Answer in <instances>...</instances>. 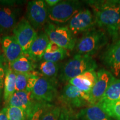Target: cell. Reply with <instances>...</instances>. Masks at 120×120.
Segmentation results:
<instances>
[{
  "label": "cell",
  "instance_id": "836d02e7",
  "mask_svg": "<svg viewBox=\"0 0 120 120\" xmlns=\"http://www.w3.org/2000/svg\"><path fill=\"white\" fill-rule=\"evenodd\" d=\"M118 1H119V2L120 3V0H118Z\"/></svg>",
  "mask_w": 120,
  "mask_h": 120
},
{
  "label": "cell",
  "instance_id": "8fae6325",
  "mask_svg": "<svg viewBox=\"0 0 120 120\" xmlns=\"http://www.w3.org/2000/svg\"><path fill=\"white\" fill-rule=\"evenodd\" d=\"M94 17L88 9L81 10L70 19L68 28L75 34L80 32H86L92 30L95 25Z\"/></svg>",
  "mask_w": 120,
  "mask_h": 120
},
{
  "label": "cell",
  "instance_id": "3957f363",
  "mask_svg": "<svg viewBox=\"0 0 120 120\" xmlns=\"http://www.w3.org/2000/svg\"><path fill=\"white\" fill-rule=\"evenodd\" d=\"M108 38L105 31L92 29L85 32L76 45L78 53L94 55L107 44Z\"/></svg>",
  "mask_w": 120,
  "mask_h": 120
},
{
  "label": "cell",
  "instance_id": "d6986e66",
  "mask_svg": "<svg viewBox=\"0 0 120 120\" xmlns=\"http://www.w3.org/2000/svg\"><path fill=\"white\" fill-rule=\"evenodd\" d=\"M16 91H28L32 92L37 78L41 74L34 71L28 73H16Z\"/></svg>",
  "mask_w": 120,
  "mask_h": 120
},
{
  "label": "cell",
  "instance_id": "4dcf8cb0",
  "mask_svg": "<svg viewBox=\"0 0 120 120\" xmlns=\"http://www.w3.org/2000/svg\"><path fill=\"white\" fill-rule=\"evenodd\" d=\"M0 120H8L7 117V108L5 107L0 111Z\"/></svg>",
  "mask_w": 120,
  "mask_h": 120
},
{
  "label": "cell",
  "instance_id": "d4e9b609",
  "mask_svg": "<svg viewBox=\"0 0 120 120\" xmlns=\"http://www.w3.org/2000/svg\"><path fill=\"white\" fill-rule=\"evenodd\" d=\"M112 119L120 120V100L97 103Z\"/></svg>",
  "mask_w": 120,
  "mask_h": 120
},
{
  "label": "cell",
  "instance_id": "8992f818",
  "mask_svg": "<svg viewBox=\"0 0 120 120\" xmlns=\"http://www.w3.org/2000/svg\"><path fill=\"white\" fill-rule=\"evenodd\" d=\"M56 82L40 74L32 90L34 100L49 103L53 101L57 95Z\"/></svg>",
  "mask_w": 120,
  "mask_h": 120
},
{
  "label": "cell",
  "instance_id": "2e32d148",
  "mask_svg": "<svg viewBox=\"0 0 120 120\" xmlns=\"http://www.w3.org/2000/svg\"><path fill=\"white\" fill-rule=\"evenodd\" d=\"M96 79L97 72H96L95 70H90L70 79L68 83L89 94L95 84Z\"/></svg>",
  "mask_w": 120,
  "mask_h": 120
},
{
  "label": "cell",
  "instance_id": "9c48e42d",
  "mask_svg": "<svg viewBox=\"0 0 120 120\" xmlns=\"http://www.w3.org/2000/svg\"><path fill=\"white\" fill-rule=\"evenodd\" d=\"M47 19V7L45 1L34 0L28 3L27 19L36 31L42 27Z\"/></svg>",
  "mask_w": 120,
  "mask_h": 120
},
{
  "label": "cell",
  "instance_id": "5b68a950",
  "mask_svg": "<svg viewBox=\"0 0 120 120\" xmlns=\"http://www.w3.org/2000/svg\"><path fill=\"white\" fill-rule=\"evenodd\" d=\"M45 32L49 41L66 50H72L75 47L76 39L68 26H57L49 22L45 26Z\"/></svg>",
  "mask_w": 120,
  "mask_h": 120
},
{
  "label": "cell",
  "instance_id": "5bb4252c",
  "mask_svg": "<svg viewBox=\"0 0 120 120\" xmlns=\"http://www.w3.org/2000/svg\"><path fill=\"white\" fill-rule=\"evenodd\" d=\"M17 11L11 5L0 6V32L7 34L13 31L16 25Z\"/></svg>",
  "mask_w": 120,
  "mask_h": 120
},
{
  "label": "cell",
  "instance_id": "7402d4cb",
  "mask_svg": "<svg viewBox=\"0 0 120 120\" xmlns=\"http://www.w3.org/2000/svg\"><path fill=\"white\" fill-rule=\"evenodd\" d=\"M16 73L8 66H7L6 67L4 88V99L7 106L10 98L16 91Z\"/></svg>",
  "mask_w": 120,
  "mask_h": 120
},
{
  "label": "cell",
  "instance_id": "ba28073f",
  "mask_svg": "<svg viewBox=\"0 0 120 120\" xmlns=\"http://www.w3.org/2000/svg\"><path fill=\"white\" fill-rule=\"evenodd\" d=\"M14 36L22 47L24 54H27L30 46L38 35L37 31L25 18H22L13 30Z\"/></svg>",
  "mask_w": 120,
  "mask_h": 120
},
{
  "label": "cell",
  "instance_id": "1f68e13d",
  "mask_svg": "<svg viewBox=\"0 0 120 120\" xmlns=\"http://www.w3.org/2000/svg\"><path fill=\"white\" fill-rule=\"evenodd\" d=\"M60 0H46L45 1L47 8H51L56 6L60 2Z\"/></svg>",
  "mask_w": 120,
  "mask_h": 120
},
{
  "label": "cell",
  "instance_id": "d6a6232c",
  "mask_svg": "<svg viewBox=\"0 0 120 120\" xmlns=\"http://www.w3.org/2000/svg\"><path fill=\"white\" fill-rule=\"evenodd\" d=\"M118 32H119V35L120 34V26H119V30H118Z\"/></svg>",
  "mask_w": 120,
  "mask_h": 120
},
{
  "label": "cell",
  "instance_id": "e0dca14e",
  "mask_svg": "<svg viewBox=\"0 0 120 120\" xmlns=\"http://www.w3.org/2000/svg\"><path fill=\"white\" fill-rule=\"evenodd\" d=\"M76 117L77 120H113L97 104L81 109Z\"/></svg>",
  "mask_w": 120,
  "mask_h": 120
},
{
  "label": "cell",
  "instance_id": "83f0119b",
  "mask_svg": "<svg viewBox=\"0 0 120 120\" xmlns=\"http://www.w3.org/2000/svg\"><path fill=\"white\" fill-rule=\"evenodd\" d=\"M61 109L60 106L52 105L43 114L40 120H59Z\"/></svg>",
  "mask_w": 120,
  "mask_h": 120
},
{
  "label": "cell",
  "instance_id": "484cf974",
  "mask_svg": "<svg viewBox=\"0 0 120 120\" xmlns=\"http://www.w3.org/2000/svg\"><path fill=\"white\" fill-rule=\"evenodd\" d=\"M118 100H120V79L114 81L98 102Z\"/></svg>",
  "mask_w": 120,
  "mask_h": 120
},
{
  "label": "cell",
  "instance_id": "4316f807",
  "mask_svg": "<svg viewBox=\"0 0 120 120\" xmlns=\"http://www.w3.org/2000/svg\"><path fill=\"white\" fill-rule=\"evenodd\" d=\"M8 120H26V113L23 109L15 106H6Z\"/></svg>",
  "mask_w": 120,
  "mask_h": 120
},
{
  "label": "cell",
  "instance_id": "7a4b0ae2",
  "mask_svg": "<svg viewBox=\"0 0 120 120\" xmlns=\"http://www.w3.org/2000/svg\"><path fill=\"white\" fill-rule=\"evenodd\" d=\"M96 62L92 57L87 55L77 53L68 60L61 69L59 79L61 81H69L85 72L95 70Z\"/></svg>",
  "mask_w": 120,
  "mask_h": 120
},
{
  "label": "cell",
  "instance_id": "cb8c5ba5",
  "mask_svg": "<svg viewBox=\"0 0 120 120\" xmlns=\"http://www.w3.org/2000/svg\"><path fill=\"white\" fill-rule=\"evenodd\" d=\"M38 70L39 72L45 77L57 81L56 78L60 70V65L57 63L43 61L39 64Z\"/></svg>",
  "mask_w": 120,
  "mask_h": 120
},
{
  "label": "cell",
  "instance_id": "4fadbf2b",
  "mask_svg": "<svg viewBox=\"0 0 120 120\" xmlns=\"http://www.w3.org/2000/svg\"><path fill=\"white\" fill-rule=\"evenodd\" d=\"M1 46L9 64L24 55L22 47L14 36H4L1 40Z\"/></svg>",
  "mask_w": 120,
  "mask_h": 120
},
{
  "label": "cell",
  "instance_id": "9a60e30c",
  "mask_svg": "<svg viewBox=\"0 0 120 120\" xmlns=\"http://www.w3.org/2000/svg\"><path fill=\"white\" fill-rule=\"evenodd\" d=\"M49 42V37L45 32L41 33L34 39L26 55H27L35 62L41 61Z\"/></svg>",
  "mask_w": 120,
  "mask_h": 120
},
{
  "label": "cell",
  "instance_id": "7c38bea8",
  "mask_svg": "<svg viewBox=\"0 0 120 120\" xmlns=\"http://www.w3.org/2000/svg\"><path fill=\"white\" fill-rule=\"evenodd\" d=\"M102 60L110 69L112 74L118 76L120 73V38L110 45L102 55Z\"/></svg>",
  "mask_w": 120,
  "mask_h": 120
},
{
  "label": "cell",
  "instance_id": "6da1fadb",
  "mask_svg": "<svg viewBox=\"0 0 120 120\" xmlns=\"http://www.w3.org/2000/svg\"><path fill=\"white\" fill-rule=\"evenodd\" d=\"M87 2L94 11L96 24L107 32L114 41L118 40L120 23L119 1H88Z\"/></svg>",
  "mask_w": 120,
  "mask_h": 120
},
{
  "label": "cell",
  "instance_id": "277c9868",
  "mask_svg": "<svg viewBox=\"0 0 120 120\" xmlns=\"http://www.w3.org/2000/svg\"><path fill=\"white\" fill-rule=\"evenodd\" d=\"M81 6L79 1H60L54 7L47 8L48 19L54 23H66L81 11Z\"/></svg>",
  "mask_w": 120,
  "mask_h": 120
},
{
  "label": "cell",
  "instance_id": "e575fe53",
  "mask_svg": "<svg viewBox=\"0 0 120 120\" xmlns=\"http://www.w3.org/2000/svg\"><path fill=\"white\" fill-rule=\"evenodd\" d=\"M0 60H1V57H0Z\"/></svg>",
  "mask_w": 120,
  "mask_h": 120
},
{
  "label": "cell",
  "instance_id": "52a82bcc",
  "mask_svg": "<svg viewBox=\"0 0 120 120\" xmlns=\"http://www.w3.org/2000/svg\"><path fill=\"white\" fill-rule=\"evenodd\" d=\"M60 98L70 108H80L91 105L89 94L68 83L63 88Z\"/></svg>",
  "mask_w": 120,
  "mask_h": 120
},
{
  "label": "cell",
  "instance_id": "ac0fdd59",
  "mask_svg": "<svg viewBox=\"0 0 120 120\" xmlns=\"http://www.w3.org/2000/svg\"><path fill=\"white\" fill-rule=\"evenodd\" d=\"M35 100L33 98L32 92L28 91H16L10 98L7 106H15L28 111Z\"/></svg>",
  "mask_w": 120,
  "mask_h": 120
},
{
  "label": "cell",
  "instance_id": "44dd1931",
  "mask_svg": "<svg viewBox=\"0 0 120 120\" xmlns=\"http://www.w3.org/2000/svg\"><path fill=\"white\" fill-rule=\"evenodd\" d=\"M67 55L66 49H64L56 43L49 42L46 52L43 55V61L57 63L64 60Z\"/></svg>",
  "mask_w": 120,
  "mask_h": 120
},
{
  "label": "cell",
  "instance_id": "f1b7e54d",
  "mask_svg": "<svg viewBox=\"0 0 120 120\" xmlns=\"http://www.w3.org/2000/svg\"><path fill=\"white\" fill-rule=\"evenodd\" d=\"M59 120H77L70 109L64 107L61 109V115Z\"/></svg>",
  "mask_w": 120,
  "mask_h": 120
},
{
  "label": "cell",
  "instance_id": "ffe728a7",
  "mask_svg": "<svg viewBox=\"0 0 120 120\" xmlns=\"http://www.w3.org/2000/svg\"><path fill=\"white\" fill-rule=\"evenodd\" d=\"M8 66L15 73H28L35 71L36 64L27 55L24 54Z\"/></svg>",
  "mask_w": 120,
  "mask_h": 120
},
{
  "label": "cell",
  "instance_id": "f546056e",
  "mask_svg": "<svg viewBox=\"0 0 120 120\" xmlns=\"http://www.w3.org/2000/svg\"><path fill=\"white\" fill-rule=\"evenodd\" d=\"M6 67L3 64L2 60H0V101L2 96V91L4 88V82L5 78Z\"/></svg>",
  "mask_w": 120,
  "mask_h": 120
},
{
  "label": "cell",
  "instance_id": "30bf717a",
  "mask_svg": "<svg viewBox=\"0 0 120 120\" xmlns=\"http://www.w3.org/2000/svg\"><path fill=\"white\" fill-rule=\"evenodd\" d=\"M115 79L113 75L108 70L101 69L97 72L96 81L89 94L91 105H96L101 100Z\"/></svg>",
  "mask_w": 120,
  "mask_h": 120
},
{
  "label": "cell",
  "instance_id": "603a6c76",
  "mask_svg": "<svg viewBox=\"0 0 120 120\" xmlns=\"http://www.w3.org/2000/svg\"><path fill=\"white\" fill-rule=\"evenodd\" d=\"M51 105L49 103L35 101L26 112V120H40L43 114Z\"/></svg>",
  "mask_w": 120,
  "mask_h": 120
}]
</instances>
